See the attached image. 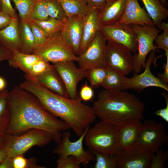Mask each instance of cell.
I'll list each match as a JSON object with an SVG mask.
<instances>
[{
  "instance_id": "c3c4849f",
  "label": "cell",
  "mask_w": 168,
  "mask_h": 168,
  "mask_svg": "<svg viewBox=\"0 0 168 168\" xmlns=\"http://www.w3.org/2000/svg\"><path fill=\"white\" fill-rule=\"evenodd\" d=\"M158 27L159 29H161L163 31H168V24L167 23H166L164 21H162Z\"/></svg>"
},
{
  "instance_id": "277c9868",
  "label": "cell",
  "mask_w": 168,
  "mask_h": 168,
  "mask_svg": "<svg viewBox=\"0 0 168 168\" xmlns=\"http://www.w3.org/2000/svg\"><path fill=\"white\" fill-rule=\"evenodd\" d=\"M119 126L101 120L89 128L85 135L86 145L94 154L114 155L119 148Z\"/></svg>"
},
{
  "instance_id": "60d3db41",
  "label": "cell",
  "mask_w": 168,
  "mask_h": 168,
  "mask_svg": "<svg viewBox=\"0 0 168 168\" xmlns=\"http://www.w3.org/2000/svg\"><path fill=\"white\" fill-rule=\"evenodd\" d=\"M11 0H1V11L12 18H18L11 4Z\"/></svg>"
},
{
  "instance_id": "83f0119b",
  "label": "cell",
  "mask_w": 168,
  "mask_h": 168,
  "mask_svg": "<svg viewBox=\"0 0 168 168\" xmlns=\"http://www.w3.org/2000/svg\"><path fill=\"white\" fill-rule=\"evenodd\" d=\"M124 76L114 69L107 66L106 75L101 86L109 91L121 90Z\"/></svg>"
},
{
  "instance_id": "e0dca14e",
  "label": "cell",
  "mask_w": 168,
  "mask_h": 168,
  "mask_svg": "<svg viewBox=\"0 0 168 168\" xmlns=\"http://www.w3.org/2000/svg\"><path fill=\"white\" fill-rule=\"evenodd\" d=\"M84 16H74L68 17L60 32L63 40L77 56L82 39Z\"/></svg>"
},
{
  "instance_id": "52a82bcc",
  "label": "cell",
  "mask_w": 168,
  "mask_h": 168,
  "mask_svg": "<svg viewBox=\"0 0 168 168\" xmlns=\"http://www.w3.org/2000/svg\"><path fill=\"white\" fill-rule=\"evenodd\" d=\"M137 37L138 48L137 53L133 55L134 65L133 72L140 73L145 68L147 55L153 51H157L154 42L160 31L154 25H131Z\"/></svg>"
},
{
  "instance_id": "30bf717a",
  "label": "cell",
  "mask_w": 168,
  "mask_h": 168,
  "mask_svg": "<svg viewBox=\"0 0 168 168\" xmlns=\"http://www.w3.org/2000/svg\"><path fill=\"white\" fill-rule=\"evenodd\" d=\"M89 128V126L86 128L79 138L74 142L70 140L69 131L68 130L63 131L61 139L54 149L53 152L62 157L73 156L81 164L84 165L95 160V155L89 150H85L83 147V142Z\"/></svg>"
},
{
  "instance_id": "484cf974",
  "label": "cell",
  "mask_w": 168,
  "mask_h": 168,
  "mask_svg": "<svg viewBox=\"0 0 168 168\" xmlns=\"http://www.w3.org/2000/svg\"><path fill=\"white\" fill-rule=\"evenodd\" d=\"M68 17L74 16H84L91 8L84 0H57Z\"/></svg>"
},
{
  "instance_id": "e575fe53",
  "label": "cell",
  "mask_w": 168,
  "mask_h": 168,
  "mask_svg": "<svg viewBox=\"0 0 168 168\" xmlns=\"http://www.w3.org/2000/svg\"><path fill=\"white\" fill-rule=\"evenodd\" d=\"M49 18L44 0H39L35 4L33 9L30 15V20L44 21L48 19Z\"/></svg>"
},
{
  "instance_id": "9a60e30c",
  "label": "cell",
  "mask_w": 168,
  "mask_h": 168,
  "mask_svg": "<svg viewBox=\"0 0 168 168\" xmlns=\"http://www.w3.org/2000/svg\"><path fill=\"white\" fill-rule=\"evenodd\" d=\"M74 62H58L53 63V65L63 82L68 97L75 100L80 98L77 85L86 77V70L77 67Z\"/></svg>"
},
{
  "instance_id": "5bb4252c",
  "label": "cell",
  "mask_w": 168,
  "mask_h": 168,
  "mask_svg": "<svg viewBox=\"0 0 168 168\" xmlns=\"http://www.w3.org/2000/svg\"><path fill=\"white\" fill-rule=\"evenodd\" d=\"M153 152L136 146L118 148L114 156L117 168H150Z\"/></svg>"
},
{
  "instance_id": "ffe728a7",
  "label": "cell",
  "mask_w": 168,
  "mask_h": 168,
  "mask_svg": "<svg viewBox=\"0 0 168 168\" xmlns=\"http://www.w3.org/2000/svg\"><path fill=\"white\" fill-rule=\"evenodd\" d=\"M0 43L12 53L21 52L22 44L18 18H12L9 25L0 30Z\"/></svg>"
},
{
  "instance_id": "ab89813d",
  "label": "cell",
  "mask_w": 168,
  "mask_h": 168,
  "mask_svg": "<svg viewBox=\"0 0 168 168\" xmlns=\"http://www.w3.org/2000/svg\"><path fill=\"white\" fill-rule=\"evenodd\" d=\"M94 91L91 86L87 82L83 84L79 93V97L82 100L87 101L91 100L94 96Z\"/></svg>"
},
{
  "instance_id": "816d5d0a",
  "label": "cell",
  "mask_w": 168,
  "mask_h": 168,
  "mask_svg": "<svg viewBox=\"0 0 168 168\" xmlns=\"http://www.w3.org/2000/svg\"><path fill=\"white\" fill-rule=\"evenodd\" d=\"M160 1L162 5L164 6V5L166 2V0H160Z\"/></svg>"
},
{
  "instance_id": "f6af8a7d",
  "label": "cell",
  "mask_w": 168,
  "mask_h": 168,
  "mask_svg": "<svg viewBox=\"0 0 168 168\" xmlns=\"http://www.w3.org/2000/svg\"><path fill=\"white\" fill-rule=\"evenodd\" d=\"M12 18L1 11H0V30L7 26L11 22Z\"/></svg>"
},
{
  "instance_id": "8fae6325",
  "label": "cell",
  "mask_w": 168,
  "mask_h": 168,
  "mask_svg": "<svg viewBox=\"0 0 168 168\" xmlns=\"http://www.w3.org/2000/svg\"><path fill=\"white\" fill-rule=\"evenodd\" d=\"M10 66L18 68L26 76L35 77L54 68L53 65L40 57L33 54H27L14 51L8 61Z\"/></svg>"
},
{
  "instance_id": "ee69618b",
  "label": "cell",
  "mask_w": 168,
  "mask_h": 168,
  "mask_svg": "<svg viewBox=\"0 0 168 168\" xmlns=\"http://www.w3.org/2000/svg\"><path fill=\"white\" fill-rule=\"evenodd\" d=\"M165 55L166 56V61L163 65L164 72L162 74H159V77L165 84H167L168 82V49L164 50Z\"/></svg>"
},
{
  "instance_id": "4fadbf2b",
  "label": "cell",
  "mask_w": 168,
  "mask_h": 168,
  "mask_svg": "<svg viewBox=\"0 0 168 168\" xmlns=\"http://www.w3.org/2000/svg\"><path fill=\"white\" fill-rule=\"evenodd\" d=\"M107 40L100 30L85 50L77 56V61L80 68L87 70L106 67L105 53Z\"/></svg>"
},
{
  "instance_id": "7402d4cb",
  "label": "cell",
  "mask_w": 168,
  "mask_h": 168,
  "mask_svg": "<svg viewBox=\"0 0 168 168\" xmlns=\"http://www.w3.org/2000/svg\"><path fill=\"white\" fill-rule=\"evenodd\" d=\"M32 78L50 91L61 96L68 97L63 82L54 67L35 77Z\"/></svg>"
},
{
  "instance_id": "74e56055",
  "label": "cell",
  "mask_w": 168,
  "mask_h": 168,
  "mask_svg": "<svg viewBox=\"0 0 168 168\" xmlns=\"http://www.w3.org/2000/svg\"><path fill=\"white\" fill-rule=\"evenodd\" d=\"M57 168H80L81 163L73 156H59L56 161Z\"/></svg>"
},
{
  "instance_id": "836d02e7",
  "label": "cell",
  "mask_w": 168,
  "mask_h": 168,
  "mask_svg": "<svg viewBox=\"0 0 168 168\" xmlns=\"http://www.w3.org/2000/svg\"><path fill=\"white\" fill-rule=\"evenodd\" d=\"M94 154L96 161L95 168H117L113 155L100 153H95Z\"/></svg>"
},
{
  "instance_id": "7a4b0ae2",
  "label": "cell",
  "mask_w": 168,
  "mask_h": 168,
  "mask_svg": "<svg viewBox=\"0 0 168 168\" xmlns=\"http://www.w3.org/2000/svg\"><path fill=\"white\" fill-rule=\"evenodd\" d=\"M19 86L33 95L48 111L64 121L78 136L95 120L92 107L85 104L79 98L72 99L54 93L33 78L25 77Z\"/></svg>"
},
{
  "instance_id": "d4e9b609",
  "label": "cell",
  "mask_w": 168,
  "mask_h": 168,
  "mask_svg": "<svg viewBox=\"0 0 168 168\" xmlns=\"http://www.w3.org/2000/svg\"><path fill=\"white\" fill-rule=\"evenodd\" d=\"M19 29L22 44L21 52L25 54H32L35 49V42L29 22L20 20Z\"/></svg>"
},
{
  "instance_id": "8992f818",
  "label": "cell",
  "mask_w": 168,
  "mask_h": 168,
  "mask_svg": "<svg viewBox=\"0 0 168 168\" xmlns=\"http://www.w3.org/2000/svg\"><path fill=\"white\" fill-rule=\"evenodd\" d=\"M32 54L53 63L72 61L77 62V56L62 38L60 32L49 36L37 47Z\"/></svg>"
},
{
  "instance_id": "f546056e",
  "label": "cell",
  "mask_w": 168,
  "mask_h": 168,
  "mask_svg": "<svg viewBox=\"0 0 168 168\" xmlns=\"http://www.w3.org/2000/svg\"><path fill=\"white\" fill-rule=\"evenodd\" d=\"M31 21L40 27L49 36L62 30L64 22L51 17L44 21L31 20Z\"/></svg>"
},
{
  "instance_id": "f907efd6",
  "label": "cell",
  "mask_w": 168,
  "mask_h": 168,
  "mask_svg": "<svg viewBox=\"0 0 168 168\" xmlns=\"http://www.w3.org/2000/svg\"><path fill=\"white\" fill-rule=\"evenodd\" d=\"M4 144L3 137L0 138V148H3Z\"/></svg>"
},
{
  "instance_id": "4dcf8cb0",
  "label": "cell",
  "mask_w": 168,
  "mask_h": 168,
  "mask_svg": "<svg viewBox=\"0 0 168 168\" xmlns=\"http://www.w3.org/2000/svg\"><path fill=\"white\" fill-rule=\"evenodd\" d=\"M18 10L20 20L29 21L33 9L39 0H11Z\"/></svg>"
},
{
  "instance_id": "603a6c76",
  "label": "cell",
  "mask_w": 168,
  "mask_h": 168,
  "mask_svg": "<svg viewBox=\"0 0 168 168\" xmlns=\"http://www.w3.org/2000/svg\"><path fill=\"white\" fill-rule=\"evenodd\" d=\"M142 124L141 120L119 126V148L128 149L135 146Z\"/></svg>"
},
{
  "instance_id": "681fc988",
  "label": "cell",
  "mask_w": 168,
  "mask_h": 168,
  "mask_svg": "<svg viewBox=\"0 0 168 168\" xmlns=\"http://www.w3.org/2000/svg\"><path fill=\"white\" fill-rule=\"evenodd\" d=\"M6 82L5 79L2 77H0V91L5 89Z\"/></svg>"
},
{
  "instance_id": "5b68a950",
  "label": "cell",
  "mask_w": 168,
  "mask_h": 168,
  "mask_svg": "<svg viewBox=\"0 0 168 168\" xmlns=\"http://www.w3.org/2000/svg\"><path fill=\"white\" fill-rule=\"evenodd\" d=\"M3 138V148L9 156L23 155L32 147L44 146L52 140L49 133L38 129H31L21 135L6 133Z\"/></svg>"
},
{
  "instance_id": "f35d334b",
  "label": "cell",
  "mask_w": 168,
  "mask_h": 168,
  "mask_svg": "<svg viewBox=\"0 0 168 168\" xmlns=\"http://www.w3.org/2000/svg\"><path fill=\"white\" fill-rule=\"evenodd\" d=\"M154 41L157 49H168V30L163 31L161 34H158Z\"/></svg>"
},
{
  "instance_id": "7dc6e473",
  "label": "cell",
  "mask_w": 168,
  "mask_h": 168,
  "mask_svg": "<svg viewBox=\"0 0 168 168\" xmlns=\"http://www.w3.org/2000/svg\"><path fill=\"white\" fill-rule=\"evenodd\" d=\"M7 156V153L4 148L3 147L0 148V164Z\"/></svg>"
},
{
  "instance_id": "8d00e7d4",
  "label": "cell",
  "mask_w": 168,
  "mask_h": 168,
  "mask_svg": "<svg viewBox=\"0 0 168 168\" xmlns=\"http://www.w3.org/2000/svg\"><path fill=\"white\" fill-rule=\"evenodd\" d=\"M33 33L35 42V49L44 43L49 37L46 33L31 21H28Z\"/></svg>"
},
{
  "instance_id": "1f68e13d",
  "label": "cell",
  "mask_w": 168,
  "mask_h": 168,
  "mask_svg": "<svg viewBox=\"0 0 168 168\" xmlns=\"http://www.w3.org/2000/svg\"><path fill=\"white\" fill-rule=\"evenodd\" d=\"M49 17L64 22L68 17L59 2L57 0H44Z\"/></svg>"
},
{
  "instance_id": "9c48e42d",
  "label": "cell",
  "mask_w": 168,
  "mask_h": 168,
  "mask_svg": "<svg viewBox=\"0 0 168 168\" xmlns=\"http://www.w3.org/2000/svg\"><path fill=\"white\" fill-rule=\"evenodd\" d=\"M168 140L163 124L146 120L142 123L135 146L155 153Z\"/></svg>"
},
{
  "instance_id": "7c38bea8",
  "label": "cell",
  "mask_w": 168,
  "mask_h": 168,
  "mask_svg": "<svg viewBox=\"0 0 168 168\" xmlns=\"http://www.w3.org/2000/svg\"><path fill=\"white\" fill-rule=\"evenodd\" d=\"M155 52L149 54L145 67V70L141 74H135L133 77H127L124 76L121 90L133 89L140 92L149 87H156L168 91L167 84L164 83L159 78L155 77L151 71V66L155 59Z\"/></svg>"
},
{
  "instance_id": "ba28073f",
  "label": "cell",
  "mask_w": 168,
  "mask_h": 168,
  "mask_svg": "<svg viewBox=\"0 0 168 168\" xmlns=\"http://www.w3.org/2000/svg\"><path fill=\"white\" fill-rule=\"evenodd\" d=\"M105 53L107 66L125 76L133 71L134 60L130 50L124 46L107 39Z\"/></svg>"
},
{
  "instance_id": "ac0fdd59",
  "label": "cell",
  "mask_w": 168,
  "mask_h": 168,
  "mask_svg": "<svg viewBox=\"0 0 168 168\" xmlns=\"http://www.w3.org/2000/svg\"><path fill=\"white\" fill-rule=\"evenodd\" d=\"M139 0H126L125 9L117 23L128 25H154L149 16L138 3Z\"/></svg>"
},
{
  "instance_id": "44dd1931",
  "label": "cell",
  "mask_w": 168,
  "mask_h": 168,
  "mask_svg": "<svg viewBox=\"0 0 168 168\" xmlns=\"http://www.w3.org/2000/svg\"><path fill=\"white\" fill-rule=\"evenodd\" d=\"M126 0H114L99 9V17L102 26L117 23L122 18L125 9Z\"/></svg>"
},
{
  "instance_id": "bcb514c9",
  "label": "cell",
  "mask_w": 168,
  "mask_h": 168,
  "mask_svg": "<svg viewBox=\"0 0 168 168\" xmlns=\"http://www.w3.org/2000/svg\"><path fill=\"white\" fill-rule=\"evenodd\" d=\"M12 53L0 43V62L5 60L7 61L12 55Z\"/></svg>"
},
{
  "instance_id": "4316f807",
  "label": "cell",
  "mask_w": 168,
  "mask_h": 168,
  "mask_svg": "<svg viewBox=\"0 0 168 168\" xmlns=\"http://www.w3.org/2000/svg\"><path fill=\"white\" fill-rule=\"evenodd\" d=\"M9 93L5 89L0 91V138L6 134L9 123Z\"/></svg>"
},
{
  "instance_id": "7bdbcfd3",
  "label": "cell",
  "mask_w": 168,
  "mask_h": 168,
  "mask_svg": "<svg viewBox=\"0 0 168 168\" xmlns=\"http://www.w3.org/2000/svg\"><path fill=\"white\" fill-rule=\"evenodd\" d=\"M163 96L165 97L166 102V106L165 108L157 110L155 112V114L160 117L166 122H168V97L166 94H164Z\"/></svg>"
},
{
  "instance_id": "6da1fadb",
  "label": "cell",
  "mask_w": 168,
  "mask_h": 168,
  "mask_svg": "<svg viewBox=\"0 0 168 168\" xmlns=\"http://www.w3.org/2000/svg\"><path fill=\"white\" fill-rule=\"evenodd\" d=\"M10 120L6 133L19 135L32 129L49 133L57 144L62 132L70 129L64 121L45 110L32 94L15 86L8 96Z\"/></svg>"
},
{
  "instance_id": "3957f363",
  "label": "cell",
  "mask_w": 168,
  "mask_h": 168,
  "mask_svg": "<svg viewBox=\"0 0 168 168\" xmlns=\"http://www.w3.org/2000/svg\"><path fill=\"white\" fill-rule=\"evenodd\" d=\"M92 107L101 120L120 126L143 119L145 106L133 94L104 90L99 93Z\"/></svg>"
},
{
  "instance_id": "d6a6232c",
  "label": "cell",
  "mask_w": 168,
  "mask_h": 168,
  "mask_svg": "<svg viewBox=\"0 0 168 168\" xmlns=\"http://www.w3.org/2000/svg\"><path fill=\"white\" fill-rule=\"evenodd\" d=\"M12 168H45V166L37 164L35 158L30 157L27 159L23 155H19L12 156Z\"/></svg>"
},
{
  "instance_id": "f1b7e54d",
  "label": "cell",
  "mask_w": 168,
  "mask_h": 168,
  "mask_svg": "<svg viewBox=\"0 0 168 168\" xmlns=\"http://www.w3.org/2000/svg\"><path fill=\"white\" fill-rule=\"evenodd\" d=\"M107 67H99L86 70V77L92 88H96L101 86L106 75Z\"/></svg>"
},
{
  "instance_id": "f5cc1de1",
  "label": "cell",
  "mask_w": 168,
  "mask_h": 168,
  "mask_svg": "<svg viewBox=\"0 0 168 168\" xmlns=\"http://www.w3.org/2000/svg\"><path fill=\"white\" fill-rule=\"evenodd\" d=\"M1 0H0V11H1Z\"/></svg>"
},
{
  "instance_id": "d6986e66",
  "label": "cell",
  "mask_w": 168,
  "mask_h": 168,
  "mask_svg": "<svg viewBox=\"0 0 168 168\" xmlns=\"http://www.w3.org/2000/svg\"><path fill=\"white\" fill-rule=\"evenodd\" d=\"M101 27L99 17V9L91 8L84 16L82 37L79 55L87 48L95 38L97 32L100 30Z\"/></svg>"
},
{
  "instance_id": "b9f144b4",
  "label": "cell",
  "mask_w": 168,
  "mask_h": 168,
  "mask_svg": "<svg viewBox=\"0 0 168 168\" xmlns=\"http://www.w3.org/2000/svg\"><path fill=\"white\" fill-rule=\"evenodd\" d=\"M91 8L101 9L107 3L114 0H84Z\"/></svg>"
},
{
  "instance_id": "cb8c5ba5",
  "label": "cell",
  "mask_w": 168,
  "mask_h": 168,
  "mask_svg": "<svg viewBox=\"0 0 168 168\" xmlns=\"http://www.w3.org/2000/svg\"><path fill=\"white\" fill-rule=\"evenodd\" d=\"M140 0L155 26L158 27L168 18V10L162 5L160 0Z\"/></svg>"
},
{
  "instance_id": "2e32d148",
  "label": "cell",
  "mask_w": 168,
  "mask_h": 168,
  "mask_svg": "<svg viewBox=\"0 0 168 168\" xmlns=\"http://www.w3.org/2000/svg\"><path fill=\"white\" fill-rule=\"evenodd\" d=\"M100 30L109 39L121 44L134 54L138 51L136 35L131 25L119 23L101 26Z\"/></svg>"
},
{
  "instance_id": "d590c367",
  "label": "cell",
  "mask_w": 168,
  "mask_h": 168,
  "mask_svg": "<svg viewBox=\"0 0 168 168\" xmlns=\"http://www.w3.org/2000/svg\"><path fill=\"white\" fill-rule=\"evenodd\" d=\"M168 158V152L160 148L156 153H153L150 168H164L165 164Z\"/></svg>"
}]
</instances>
